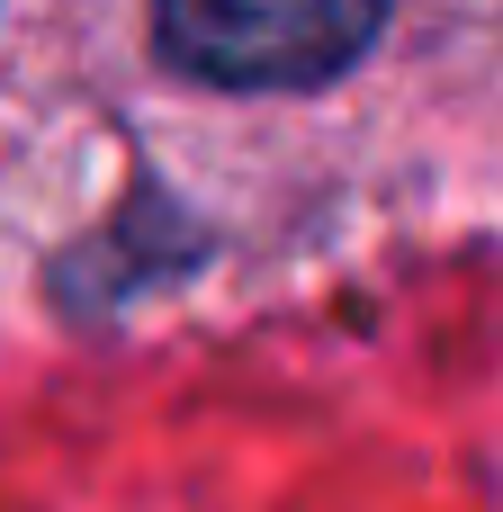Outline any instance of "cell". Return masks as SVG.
<instances>
[{"label":"cell","mask_w":503,"mask_h":512,"mask_svg":"<svg viewBox=\"0 0 503 512\" xmlns=\"http://www.w3.org/2000/svg\"><path fill=\"white\" fill-rule=\"evenodd\" d=\"M387 27V0H153V36L216 90H315L351 72Z\"/></svg>","instance_id":"obj_1"}]
</instances>
